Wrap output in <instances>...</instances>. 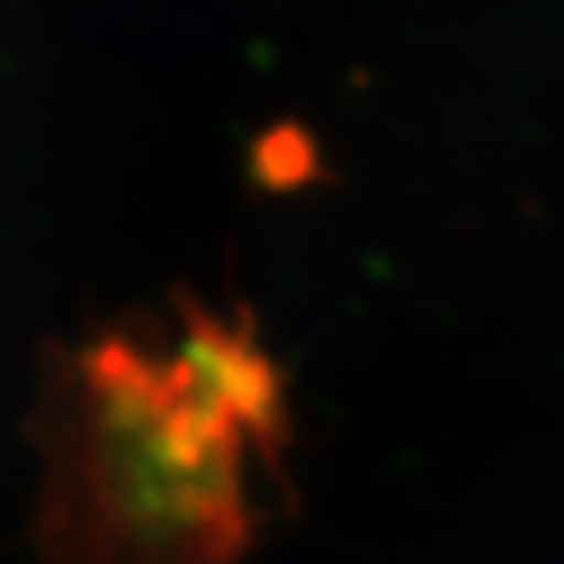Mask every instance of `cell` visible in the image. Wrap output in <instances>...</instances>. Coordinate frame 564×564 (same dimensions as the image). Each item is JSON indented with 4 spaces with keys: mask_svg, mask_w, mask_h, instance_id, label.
I'll list each match as a JSON object with an SVG mask.
<instances>
[{
    "mask_svg": "<svg viewBox=\"0 0 564 564\" xmlns=\"http://www.w3.org/2000/svg\"><path fill=\"white\" fill-rule=\"evenodd\" d=\"M55 540L72 564H230L281 384L242 326L202 305L84 347L63 381Z\"/></svg>",
    "mask_w": 564,
    "mask_h": 564,
    "instance_id": "obj_1",
    "label": "cell"
}]
</instances>
